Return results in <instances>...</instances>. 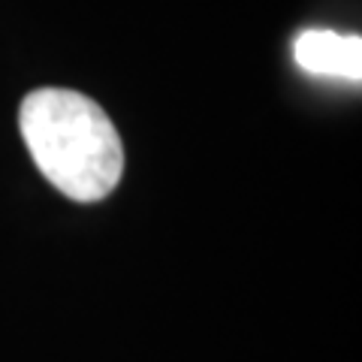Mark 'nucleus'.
Instances as JSON below:
<instances>
[{
    "label": "nucleus",
    "instance_id": "1",
    "mask_svg": "<svg viewBox=\"0 0 362 362\" xmlns=\"http://www.w3.org/2000/svg\"><path fill=\"white\" fill-rule=\"evenodd\" d=\"M21 136L40 173L76 202L109 197L124 173V145L100 103L78 90L40 88L21 103Z\"/></svg>",
    "mask_w": 362,
    "mask_h": 362
},
{
    "label": "nucleus",
    "instance_id": "2",
    "mask_svg": "<svg viewBox=\"0 0 362 362\" xmlns=\"http://www.w3.org/2000/svg\"><path fill=\"white\" fill-rule=\"evenodd\" d=\"M293 54H296V64L311 76L344 78V82L362 78V40L356 33L305 30L296 37Z\"/></svg>",
    "mask_w": 362,
    "mask_h": 362
}]
</instances>
